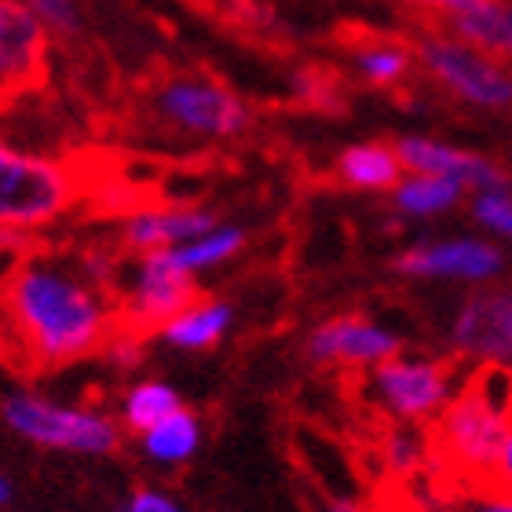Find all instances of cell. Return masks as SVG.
Returning <instances> with one entry per match:
<instances>
[{
    "label": "cell",
    "instance_id": "10",
    "mask_svg": "<svg viewBox=\"0 0 512 512\" xmlns=\"http://www.w3.org/2000/svg\"><path fill=\"white\" fill-rule=\"evenodd\" d=\"M392 267L406 278H450V282L487 286L505 271V256L487 238H443L403 249Z\"/></svg>",
    "mask_w": 512,
    "mask_h": 512
},
{
    "label": "cell",
    "instance_id": "1",
    "mask_svg": "<svg viewBox=\"0 0 512 512\" xmlns=\"http://www.w3.org/2000/svg\"><path fill=\"white\" fill-rule=\"evenodd\" d=\"M0 315L11 341L37 366H63L99 352L121 326L107 293L77 264L26 256L11 264L0 286Z\"/></svg>",
    "mask_w": 512,
    "mask_h": 512
},
{
    "label": "cell",
    "instance_id": "26",
    "mask_svg": "<svg viewBox=\"0 0 512 512\" xmlns=\"http://www.w3.org/2000/svg\"><path fill=\"white\" fill-rule=\"evenodd\" d=\"M103 352H107L110 363L121 366V370H136V366L143 363V333L118 326V330L110 333V341L103 344Z\"/></svg>",
    "mask_w": 512,
    "mask_h": 512
},
{
    "label": "cell",
    "instance_id": "28",
    "mask_svg": "<svg viewBox=\"0 0 512 512\" xmlns=\"http://www.w3.org/2000/svg\"><path fill=\"white\" fill-rule=\"evenodd\" d=\"M491 483L498 487V491L512 494V417H509V428H505V436H502V447H498V458H494Z\"/></svg>",
    "mask_w": 512,
    "mask_h": 512
},
{
    "label": "cell",
    "instance_id": "4",
    "mask_svg": "<svg viewBox=\"0 0 512 512\" xmlns=\"http://www.w3.org/2000/svg\"><path fill=\"white\" fill-rule=\"evenodd\" d=\"M77 202L74 169L44 154L8 150L0 158V227L37 231L55 224Z\"/></svg>",
    "mask_w": 512,
    "mask_h": 512
},
{
    "label": "cell",
    "instance_id": "33",
    "mask_svg": "<svg viewBox=\"0 0 512 512\" xmlns=\"http://www.w3.org/2000/svg\"><path fill=\"white\" fill-rule=\"evenodd\" d=\"M410 4H421V8H432V11H436L439 4H443V0H410Z\"/></svg>",
    "mask_w": 512,
    "mask_h": 512
},
{
    "label": "cell",
    "instance_id": "6",
    "mask_svg": "<svg viewBox=\"0 0 512 512\" xmlns=\"http://www.w3.org/2000/svg\"><path fill=\"white\" fill-rule=\"evenodd\" d=\"M150 110L161 125L194 139H238L253 125L246 99L202 74L169 77L154 88Z\"/></svg>",
    "mask_w": 512,
    "mask_h": 512
},
{
    "label": "cell",
    "instance_id": "20",
    "mask_svg": "<svg viewBox=\"0 0 512 512\" xmlns=\"http://www.w3.org/2000/svg\"><path fill=\"white\" fill-rule=\"evenodd\" d=\"M414 63V48L403 41H392V37H370V41L352 48V70L374 88L403 85L410 70H414Z\"/></svg>",
    "mask_w": 512,
    "mask_h": 512
},
{
    "label": "cell",
    "instance_id": "5",
    "mask_svg": "<svg viewBox=\"0 0 512 512\" xmlns=\"http://www.w3.org/2000/svg\"><path fill=\"white\" fill-rule=\"evenodd\" d=\"M417 63L439 88L476 110L512 107V70L505 59L461 41L454 33H425L414 48Z\"/></svg>",
    "mask_w": 512,
    "mask_h": 512
},
{
    "label": "cell",
    "instance_id": "2",
    "mask_svg": "<svg viewBox=\"0 0 512 512\" xmlns=\"http://www.w3.org/2000/svg\"><path fill=\"white\" fill-rule=\"evenodd\" d=\"M512 417V370L483 366L436 417V450L465 476L491 480Z\"/></svg>",
    "mask_w": 512,
    "mask_h": 512
},
{
    "label": "cell",
    "instance_id": "15",
    "mask_svg": "<svg viewBox=\"0 0 512 512\" xmlns=\"http://www.w3.org/2000/svg\"><path fill=\"white\" fill-rule=\"evenodd\" d=\"M436 11L447 33L498 59H512V0H443Z\"/></svg>",
    "mask_w": 512,
    "mask_h": 512
},
{
    "label": "cell",
    "instance_id": "16",
    "mask_svg": "<svg viewBox=\"0 0 512 512\" xmlns=\"http://www.w3.org/2000/svg\"><path fill=\"white\" fill-rule=\"evenodd\" d=\"M231 322H235V308L227 300L198 297L180 315H172L158 330V337L176 352H209L227 337Z\"/></svg>",
    "mask_w": 512,
    "mask_h": 512
},
{
    "label": "cell",
    "instance_id": "13",
    "mask_svg": "<svg viewBox=\"0 0 512 512\" xmlns=\"http://www.w3.org/2000/svg\"><path fill=\"white\" fill-rule=\"evenodd\" d=\"M395 150L403 158L406 172H432V176H447V180L461 183L465 191H494V187H512L509 176H505L491 158L483 154H472V150H461L454 143H443V139L432 136H399L395 139Z\"/></svg>",
    "mask_w": 512,
    "mask_h": 512
},
{
    "label": "cell",
    "instance_id": "11",
    "mask_svg": "<svg viewBox=\"0 0 512 512\" xmlns=\"http://www.w3.org/2000/svg\"><path fill=\"white\" fill-rule=\"evenodd\" d=\"M450 348L483 366L512 370V293L476 289L450 322Z\"/></svg>",
    "mask_w": 512,
    "mask_h": 512
},
{
    "label": "cell",
    "instance_id": "17",
    "mask_svg": "<svg viewBox=\"0 0 512 512\" xmlns=\"http://www.w3.org/2000/svg\"><path fill=\"white\" fill-rule=\"evenodd\" d=\"M337 180L344 187H352V191H366V194H381V191H392L395 183L403 180V158H399V150L395 143H352V147H344L337 154Z\"/></svg>",
    "mask_w": 512,
    "mask_h": 512
},
{
    "label": "cell",
    "instance_id": "9",
    "mask_svg": "<svg viewBox=\"0 0 512 512\" xmlns=\"http://www.w3.org/2000/svg\"><path fill=\"white\" fill-rule=\"evenodd\" d=\"M403 352L399 333L363 315H337L319 322L304 341V355L315 366H344V370H374Z\"/></svg>",
    "mask_w": 512,
    "mask_h": 512
},
{
    "label": "cell",
    "instance_id": "7",
    "mask_svg": "<svg viewBox=\"0 0 512 512\" xmlns=\"http://www.w3.org/2000/svg\"><path fill=\"white\" fill-rule=\"evenodd\" d=\"M370 399L377 410L399 425H425L443 414V406L458 395V377L447 363L425 355H392L370 370Z\"/></svg>",
    "mask_w": 512,
    "mask_h": 512
},
{
    "label": "cell",
    "instance_id": "12",
    "mask_svg": "<svg viewBox=\"0 0 512 512\" xmlns=\"http://www.w3.org/2000/svg\"><path fill=\"white\" fill-rule=\"evenodd\" d=\"M48 37L52 33L44 30L26 0H0V96L26 92L41 81Z\"/></svg>",
    "mask_w": 512,
    "mask_h": 512
},
{
    "label": "cell",
    "instance_id": "31",
    "mask_svg": "<svg viewBox=\"0 0 512 512\" xmlns=\"http://www.w3.org/2000/svg\"><path fill=\"white\" fill-rule=\"evenodd\" d=\"M326 512H363V509L352 498H333V502H326Z\"/></svg>",
    "mask_w": 512,
    "mask_h": 512
},
{
    "label": "cell",
    "instance_id": "21",
    "mask_svg": "<svg viewBox=\"0 0 512 512\" xmlns=\"http://www.w3.org/2000/svg\"><path fill=\"white\" fill-rule=\"evenodd\" d=\"M249 235L246 227L238 224H216L213 231H205V235L191 238V242H183V246H172V260L187 271V275H205V271H213V267H224L231 264L242 249H246Z\"/></svg>",
    "mask_w": 512,
    "mask_h": 512
},
{
    "label": "cell",
    "instance_id": "8",
    "mask_svg": "<svg viewBox=\"0 0 512 512\" xmlns=\"http://www.w3.org/2000/svg\"><path fill=\"white\" fill-rule=\"evenodd\" d=\"M198 300V282L187 275L169 249H150L136 256V275L125 289L121 326L139 333H158L172 315Z\"/></svg>",
    "mask_w": 512,
    "mask_h": 512
},
{
    "label": "cell",
    "instance_id": "18",
    "mask_svg": "<svg viewBox=\"0 0 512 512\" xmlns=\"http://www.w3.org/2000/svg\"><path fill=\"white\" fill-rule=\"evenodd\" d=\"M395 213L406 220H432L450 209H458L465 198V187L447 176H432V172H403V180L395 183L392 191Z\"/></svg>",
    "mask_w": 512,
    "mask_h": 512
},
{
    "label": "cell",
    "instance_id": "32",
    "mask_svg": "<svg viewBox=\"0 0 512 512\" xmlns=\"http://www.w3.org/2000/svg\"><path fill=\"white\" fill-rule=\"evenodd\" d=\"M11 502V483L0 476V505H8Z\"/></svg>",
    "mask_w": 512,
    "mask_h": 512
},
{
    "label": "cell",
    "instance_id": "27",
    "mask_svg": "<svg viewBox=\"0 0 512 512\" xmlns=\"http://www.w3.org/2000/svg\"><path fill=\"white\" fill-rule=\"evenodd\" d=\"M118 512H187L172 494L158 491V487H139L121 502Z\"/></svg>",
    "mask_w": 512,
    "mask_h": 512
},
{
    "label": "cell",
    "instance_id": "34",
    "mask_svg": "<svg viewBox=\"0 0 512 512\" xmlns=\"http://www.w3.org/2000/svg\"><path fill=\"white\" fill-rule=\"evenodd\" d=\"M8 150H11L8 143H0V158H4V154H8Z\"/></svg>",
    "mask_w": 512,
    "mask_h": 512
},
{
    "label": "cell",
    "instance_id": "19",
    "mask_svg": "<svg viewBox=\"0 0 512 512\" xmlns=\"http://www.w3.org/2000/svg\"><path fill=\"white\" fill-rule=\"evenodd\" d=\"M198 447H202V421L187 406H180L176 414H169L147 432H139V450L154 465H187L198 454Z\"/></svg>",
    "mask_w": 512,
    "mask_h": 512
},
{
    "label": "cell",
    "instance_id": "14",
    "mask_svg": "<svg viewBox=\"0 0 512 512\" xmlns=\"http://www.w3.org/2000/svg\"><path fill=\"white\" fill-rule=\"evenodd\" d=\"M216 224H224V220L213 209H187V205L139 209V213L125 216V224H121V246L136 256L150 253V249H172L205 235V231H213Z\"/></svg>",
    "mask_w": 512,
    "mask_h": 512
},
{
    "label": "cell",
    "instance_id": "30",
    "mask_svg": "<svg viewBox=\"0 0 512 512\" xmlns=\"http://www.w3.org/2000/svg\"><path fill=\"white\" fill-rule=\"evenodd\" d=\"M469 512H512V494L509 491L487 494V498H480Z\"/></svg>",
    "mask_w": 512,
    "mask_h": 512
},
{
    "label": "cell",
    "instance_id": "23",
    "mask_svg": "<svg viewBox=\"0 0 512 512\" xmlns=\"http://www.w3.org/2000/svg\"><path fill=\"white\" fill-rule=\"evenodd\" d=\"M472 220L487 235L512 242V187H494V191L472 194Z\"/></svg>",
    "mask_w": 512,
    "mask_h": 512
},
{
    "label": "cell",
    "instance_id": "22",
    "mask_svg": "<svg viewBox=\"0 0 512 512\" xmlns=\"http://www.w3.org/2000/svg\"><path fill=\"white\" fill-rule=\"evenodd\" d=\"M183 406L180 392L165 381H136L121 395V428L128 432H147L158 421H165L169 414H176Z\"/></svg>",
    "mask_w": 512,
    "mask_h": 512
},
{
    "label": "cell",
    "instance_id": "24",
    "mask_svg": "<svg viewBox=\"0 0 512 512\" xmlns=\"http://www.w3.org/2000/svg\"><path fill=\"white\" fill-rule=\"evenodd\" d=\"M425 454H428L425 436H417L410 425H399L384 436L381 458H384V465L392 472H399V476H410V472L421 469V465H425Z\"/></svg>",
    "mask_w": 512,
    "mask_h": 512
},
{
    "label": "cell",
    "instance_id": "29",
    "mask_svg": "<svg viewBox=\"0 0 512 512\" xmlns=\"http://www.w3.org/2000/svg\"><path fill=\"white\" fill-rule=\"evenodd\" d=\"M22 253H26V235L11 231V227H0V260H15Z\"/></svg>",
    "mask_w": 512,
    "mask_h": 512
},
{
    "label": "cell",
    "instance_id": "25",
    "mask_svg": "<svg viewBox=\"0 0 512 512\" xmlns=\"http://www.w3.org/2000/svg\"><path fill=\"white\" fill-rule=\"evenodd\" d=\"M30 11L44 22L52 37H77L81 33V11L77 0H26Z\"/></svg>",
    "mask_w": 512,
    "mask_h": 512
},
{
    "label": "cell",
    "instance_id": "3",
    "mask_svg": "<svg viewBox=\"0 0 512 512\" xmlns=\"http://www.w3.org/2000/svg\"><path fill=\"white\" fill-rule=\"evenodd\" d=\"M0 417L15 436L48 450L103 458L121 447V421L92 406H63L37 392H11L0 403Z\"/></svg>",
    "mask_w": 512,
    "mask_h": 512
}]
</instances>
